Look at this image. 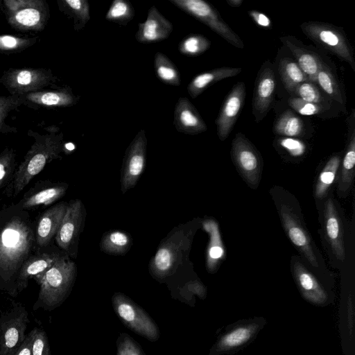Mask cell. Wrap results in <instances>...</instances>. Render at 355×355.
Instances as JSON below:
<instances>
[{
	"instance_id": "cell-1",
	"label": "cell",
	"mask_w": 355,
	"mask_h": 355,
	"mask_svg": "<svg viewBox=\"0 0 355 355\" xmlns=\"http://www.w3.org/2000/svg\"><path fill=\"white\" fill-rule=\"evenodd\" d=\"M35 226L17 203L0 209V289L12 297L21 266L37 250Z\"/></svg>"
},
{
	"instance_id": "cell-2",
	"label": "cell",
	"mask_w": 355,
	"mask_h": 355,
	"mask_svg": "<svg viewBox=\"0 0 355 355\" xmlns=\"http://www.w3.org/2000/svg\"><path fill=\"white\" fill-rule=\"evenodd\" d=\"M270 193L282 227L290 241L311 271L320 277L322 275L329 277L322 257L306 226L300 204L295 197L279 186L271 189Z\"/></svg>"
},
{
	"instance_id": "cell-3",
	"label": "cell",
	"mask_w": 355,
	"mask_h": 355,
	"mask_svg": "<svg viewBox=\"0 0 355 355\" xmlns=\"http://www.w3.org/2000/svg\"><path fill=\"white\" fill-rule=\"evenodd\" d=\"M200 222L195 218L179 224L161 241L148 265L149 272L155 279L168 283L181 275L184 266L191 265L189 254Z\"/></svg>"
},
{
	"instance_id": "cell-4",
	"label": "cell",
	"mask_w": 355,
	"mask_h": 355,
	"mask_svg": "<svg viewBox=\"0 0 355 355\" xmlns=\"http://www.w3.org/2000/svg\"><path fill=\"white\" fill-rule=\"evenodd\" d=\"M58 131V128H55L54 130H49L46 135L29 133L34 137L35 141L6 186L5 194L7 197L15 198L47 164L62 158L61 153L64 151L63 133Z\"/></svg>"
},
{
	"instance_id": "cell-5",
	"label": "cell",
	"mask_w": 355,
	"mask_h": 355,
	"mask_svg": "<svg viewBox=\"0 0 355 355\" xmlns=\"http://www.w3.org/2000/svg\"><path fill=\"white\" fill-rule=\"evenodd\" d=\"M76 275V263L64 254L46 272L35 276L40 291L33 310L51 311L60 306L70 294Z\"/></svg>"
},
{
	"instance_id": "cell-6",
	"label": "cell",
	"mask_w": 355,
	"mask_h": 355,
	"mask_svg": "<svg viewBox=\"0 0 355 355\" xmlns=\"http://www.w3.org/2000/svg\"><path fill=\"white\" fill-rule=\"evenodd\" d=\"M317 204L323 245L331 262L338 266L344 263L346 259L344 214L331 193Z\"/></svg>"
},
{
	"instance_id": "cell-7",
	"label": "cell",
	"mask_w": 355,
	"mask_h": 355,
	"mask_svg": "<svg viewBox=\"0 0 355 355\" xmlns=\"http://www.w3.org/2000/svg\"><path fill=\"white\" fill-rule=\"evenodd\" d=\"M303 33L315 44L349 64L355 71L354 51L344 30L331 24L306 21L300 25Z\"/></svg>"
},
{
	"instance_id": "cell-8",
	"label": "cell",
	"mask_w": 355,
	"mask_h": 355,
	"mask_svg": "<svg viewBox=\"0 0 355 355\" xmlns=\"http://www.w3.org/2000/svg\"><path fill=\"white\" fill-rule=\"evenodd\" d=\"M262 316L239 320L227 326L210 349L209 355H234L257 338L266 324Z\"/></svg>"
},
{
	"instance_id": "cell-9",
	"label": "cell",
	"mask_w": 355,
	"mask_h": 355,
	"mask_svg": "<svg viewBox=\"0 0 355 355\" xmlns=\"http://www.w3.org/2000/svg\"><path fill=\"white\" fill-rule=\"evenodd\" d=\"M112 304L115 313L128 329L151 342L159 338V330L156 323L132 299L116 292L112 297Z\"/></svg>"
},
{
	"instance_id": "cell-10",
	"label": "cell",
	"mask_w": 355,
	"mask_h": 355,
	"mask_svg": "<svg viewBox=\"0 0 355 355\" xmlns=\"http://www.w3.org/2000/svg\"><path fill=\"white\" fill-rule=\"evenodd\" d=\"M175 7L205 24L210 29L239 49L244 44L240 37L223 19L217 10L204 0H168Z\"/></svg>"
},
{
	"instance_id": "cell-11",
	"label": "cell",
	"mask_w": 355,
	"mask_h": 355,
	"mask_svg": "<svg viewBox=\"0 0 355 355\" xmlns=\"http://www.w3.org/2000/svg\"><path fill=\"white\" fill-rule=\"evenodd\" d=\"M291 270L297 287L306 302L317 306H326L334 302L331 288L310 270L297 256L292 257Z\"/></svg>"
},
{
	"instance_id": "cell-12",
	"label": "cell",
	"mask_w": 355,
	"mask_h": 355,
	"mask_svg": "<svg viewBox=\"0 0 355 355\" xmlns=\"http://www.w3.org/2000/svg\"><path fill=\"white\" fill-rule=\"evenodd\" d=\"M232 160L243 180L250 188L258 187L261 178L263 159L252 143L241 132L232 142Z\"/></svg>"
},
{
	"instance_id": "cell-13",
	"label": "cell",
	"mask_w": 355,
	"mask_h": 355,
	"mask_svg": "<svg viewBox=\"0 0 355 355\" xmlns=\"http://www.w3.org/2000/svg\"><path fill=\"white\" fill-rule=\"evenodd\" d=\"M86 215V209L81 200H71L54 238L56 245L71 259H76L78 256L79 239Z\"/></svg>"
},
{
	"instance_id": "cell-14",
	"label": "cell",
	"mask_w": 355,
	"mask_h": 355,
	"mask_svg": "<svg viewBox=\"0 0 355 355\" xmlns=\"http://www.w3.org/2000/svg\"><path fill=\"white\" fill-rule=\"evenodd\" d=\"M28 313L18 302L0 316V355H15L26 338Z\"/></svg>"
},
{
	"instance_id": "cell-15",
	"label": "cell",
	"mask_w": 355,
	"mask_h": 355,
	"mask_svg": "<svg viewBox=\"0 0 355 355\" xmlns=\"http://www.w3.org/2000/svg\"><path fill=\"white\" fill-rule=\"evenodd\" d=\"M147 138L141 129L128 146L121 171V191L126 193L134 188L142 175L146 163Z\"/></svg>"
},
{
	"instance_id": "cell-16",
	"label": "cell",
	"mask_w": 355,
	"mask_h": 355,
	"mask_svg": "<svg viewBox=\"0 0 355 355\" xmlns=\"http://www.w3.org/2000/svg\"><path fill=\"white\" fill-rule=\"evenodd\" d=\"M277 81L272 64L266 60L258 71L252 96V114L257 123L261 122L271 109Z\"/></svg>"
},
{
	"instance_id": "cell-17",
	"label": "cell",
	"mask_w": 355,
	"mask_h": 355,
	"mask_svg": "<svg viewBox=\"0 0 355 355\" xmlns=\"http://www.w3.org/2000/svg\"><path fill=\"white\" fill-rule=\"evenodd\" d=\"M64 254L57 245L52 243L37 248L19 270L15 283L16 295L27 287L29 279L46 272Z\"/></svg>"
},
{
	"instance_id": "cell-18",
	"label": "cell",
	"mask_w": 355,
	"mask_h": 355,
	"mask_svg": "<svg viewBox=\"0 0 355 355\" xmlns=\"http://www.w3.org/2000/svg\"><path fill=\"white\" fill-rule=\"evenodd\" d=\"M246 95L243 82H238L227 94L215 121L217 135L225 141L230 135L244 105Z\"/></svg>"
},
{
	"instance_id": "cell-19",
	"label": "cell",
	"mask_w": 355,
	"mask_h": 355,
	"mask_svg": "<svg viewBox=\"0 0 355 355\" xmlns=\"http://www.w3.org/2000/svg\"><path fill=\"white\" fill-rule=\"evenodd\" d=\"M3 83L14 92L24 94L34 92L54 82L55 78L46 69H23L7 71L3 76Z\"/></svg>"
},
{
	"instance_id": "cell-20",
	"label": "cell",
	"mask_w": 355,
	"mask_h": 355,
	"mask_svg": "<svg viewBox=\"0 0 355 355\" xmlns=\"http://www.w3.org/2000/svg\"><path fill=\"white\" fill-rule=\"evenodd\" d=\"M68 188L69 184L66 182L40 180L24 194L17 204L26 211L41 205H49L62 198Z\"/></svg>"
},
{
	"instance_id": "cell-21",
	"label": "cell",
	"mask_w": 355,
	"mask_h": 355,
	"mask_svg": "<svg viewBox=\"0 0 355 355\" xmlns=\"http://www.w3.org/2000/svg\"><path fill=\"white\" fill-rule=\"evenodd\" d=\"M355 112L352 110L349 121L346 149L336 179V191L340 198H345L349 193L354 178L355 166Z\"/></svg>"
},
{
	"instance_id": "cell-22",
	"label": "cell",
	"mask_w": 355,
	"mask_h": 355,
	"mask_svg": "<svg viewBox=\"0 0 355 355\" xmlns=\"http://www.w3.org/2000/svg\"><path fill=\"white\" fill-rule=\"evenodd\" d=\"M279 40L292 53L308 80L315 83L318 71L326 63L320 55L295 37L286 35L280 37Z\"/></svg>"
},
{
	"instance_id": "cell-23",
	"label": "cell",
	"mask_w": 355,
	"mask_h": 355,
	"mask_svg": "<svg viewBox=\"0 0 355 355\" xmlns=\"http://www.w3.org/2000/svg\"><path fill=\"white\" fill-rule=\"evenodd\" d=\"M173 29L172 23L152 6L148 9L146 19L138 24L135 39L141 44L161 42L170 36Z\"/></svg>"
},
{
	"instance_id": "cell-24",
	"label": "cell",
	"mask_w": 355,
	"mask_h": 355,
	"mask_svg": "<svg viewBox=\"0 0 355 355\" xmlns=\"http://www.w3.org/2000/svg\"><path fill=\"white\" fill-rule=\"evenodd\" d=\"M67 202H60L42 212L35 220V233L37 248L52 243L64 216Z\"/></svg>"
},
{
	"instance_id": "cell-25",
	"label": "cell",
	"mask_w": 355,
	"mask_h": 355,
	"mask_svg": "<svg viewBox=\"0 0 355 355\" xmlns=\"http://www.w3.org/2000/svg\"><path fill=\"white\" fill-rule=\"evenodd\" d=\"M173 124L178 132L186 135H198L207 130L201 115L186 97L179 98L175 104Z\"/></svg>"
},
{
	"instance_id": "cell-26",
	"label": "cell",
	"mask_w": 355,
	"mask_h": 355,
	"mask_svg": "<svg viewBox=\"0 0 355 355\" xmlns=\"http://www.w3.org/2000/svg\"><path fill=\"white\" fill-rule=\"evenodd\" d=\"M8 8L13 11L9 21L21 28H42L44 22V12L39 9L37 1H6Z\"/></svg>"
},
{
	"instance_id": "cell-27",
	"label": "cell",
	"mask_w": 355,
	"mask_h": 355,
	"mask_svg": "<svg viewBox=\"0 0 355 355\" xmlns=\"http://www.w3.org/2000/svg\"><path fill=\"white\" fill-rule=\"evenodd\" d=\"M202 227L209 234V243L206 251V268L209 273H214L224 257L223 248L218 223L213 219H205Z\"/></svg>"
},
{
	"instance_id": "cell-28",
	"label": "cell",
	"mask_w": 355,
	"mask_h": 355,
	"mask_svg": "<svg viewBox=\"0 0 355 355\" xmlns=\"http://www.w3.org/2000/svg\"><path fill=\"white\" fill-rule=\"evenodd\" d=\"M241 67H224L205 71L196 76L187 86V92L192 98H196L206 89L217 82L240 73Z\"/></svg>"
},
{
	"instance_id": "cell-29",
	"label": "cell",
	"mask_w": 355,
	"mask_h": 355,
	"mask_svg": "<svg viewBox=\"0 0 355 355\" xmlns=\"http://www.w3.org/2000/svg\"><path fill=\"white\" fill-rule=\"evenodd\" d=\"M24 100L39 105L49 107H69L79 101V96L75 95L70 87L47 92L28 93Z\"/></svg>"
},
{
	"instance_id": "cell-30",
	"label": "cell",
	"mask_w": 355,
	"mask_h": 355,
	"mask_svg": "<svg viewBox=\"0 0 355 355\" xmlns=\"http://www.w3.org/2000/svg\"><path fill=\"white\" fill-rule=\"evenodd\" d=\"M307 126L303 119L289 108L275 120L272 131L279 137H302L307 132Z\"/></svg>"
},
{
	"instance_id": "cell-31",
	"label": "cell",
	"mask_w": 355,
	"mask_h": 355,
	"mask_svg": "<svg viewBox=\"0 0 355 355\" xmlns=\"http://www.w3.org/2000/svg\"><path fill=\"white\" fill-rule=\"evenodd\" d=\"M343 152L332 155L321 170L314 187L316 202L324 200L330 193V189L337 177L342 160Z\"/></svg>"
},
{
	"instance_id": "cell-32",
	"label": "cell",
	"mask_w": 355,
	"mask_h": 355,
	"mask_svg": "<svg viewBox=\"0 0 355 355\" xmlns=\"http://www.w3.org/2000/svg\"><path fill=\"white\" fill-rule=\"evenodd\" d=\"M315 83L335 103L345 107L346 96L338 78L327 63L318 71Z\"/></svg>"
},
{
	"instance_id": "cell-33",
	"label": "cell",
	"mask_w": 355,
	"mask_h": 355,
	"mask_svg": "<svg viewBox=\"0 0 355 355\" xmlns=\"http://www.w3.org/2000/svg\"><path fill=\"white\" fill-rule=\"evenodd\" d=\"M132 244L131 234L120 230H112L102 236L100 250L110 255H125L131 249Z\"/></svg>"
},
{
	"instance_id": "cell-34",
	"label": "cell",
	"mask_w": 355,
	"mask_h": 355,
	"mask_svg": "<svg viewBox=\"0 0 355 355\" xmlns=\"http://www.w3.org/2000/svg\"><path fill=\"white\" fill-rule=\"evenodd\" d=\"M60 10L73 21L76 31L83 30L89 21L90 8L87 0L58 1Z\"/></svg>"
},
{
	"instance_id": "cell-35",
	"label": "cell",
	"mask_w": 355,
	"mask_h": 355,
	"mask_svg": "<svg viewBox=\"0 0 355 355\" xmlns=\"http://www.w3.org/2000/svg\"><path fill=\"white\" fill-rule=\"evenodd\" d=\"M278 72L284 88L291 96L299 84L309 80L296 61L290 58L280 60Z\"/></svg>"
},
{
	"instance_id": "cell-36",
	"label": "cell",
	"mask_w": 355,
	"mask_h": 355,
	"mask_svg": "<svg viewBox=\"0 0 355 355\" xmlns=\"http://www.w3.org/2000/svg\"><path fill=\"white\" fill-rule=\"evenodd\" d=\"M155 74L163 83L172 86H179L180 76L175 64L164 53L157 52L154 57Z\"/></svg>"
},
{
	"instance_id": "cell-37",
	"label": "cell",
	"mask_w": 355,
	"mask_h": 355,
	"mask_svg": "<svg viewBox=\"0 0 355 355\" xmlns=\"http://www.w3.org/2000/svg\"><path fill=\"white\" fill-rule=\"evenodd\" d=\"M291 96L306 102L333 106L335 103L313 82L306 80L299 84Z\"/></svg>"
},
{
	"instance_id": "cell-38",
	"label": "cell",
	"mask_w": 355,
	"mask_h": 355,
	"mask_svg": "<svg viewBox=\"0 0 355 355\" xmlns=\"http://www.w3.org/2000/svg\"><path fill=\"white\" fill-rule=\"evenodd\" d=\"M288 103L291 109L304 116L327 118L333 112V106L306 102L295 96L288 98Z\"/></svg>"
},
{
	"instance_id": "cell-39",
	"label": "cell",
	"mask_w": 355,
	"mask_h": 355,
	"mask_svg": "<svg viewBox=\"0 0 355 355\" xmlns=\"http://www.w3.org/2000/svg\"><path fill=\"white\" fill-rule=\"evenodd\" d=\"M135 10L130 2L127 0H114L105 18L106 20L125 26L135 17Z\"/></svg>"
},
{
	"instance_id": "cell-40",
	"label": "cell",
	"mask_w": 355,
	"mask_h": 355,
	"mask_svg": "<svg viewBox=\"0 0 355 355\" xmlns=\"http://www.w3.org/2000/svg\"><path fill=\"white\" fill-rule=\"evenodd\" d=\"M210 41L200 34H192L185 37L178 45L179 51L187 56H198L209 49Z\"/></svg>"
},
{
	"instance_id": "cell-41",
	"label": "cell",
	"mask_w": 355,
	"mask_h": 355,
	"mask_svg": "<svg viewBox=\"0 0 355 355\" xmlns=\"http://www.w3.org/2000/svg\"><path fill=\"white\" fill-rule=\"evenodd\" d=\"M24 101V98L22 95L12 94L9 96H0V132H16L15 128L6 124L5 119L11 110L16 109Z\"/></svg>"
},
{
	"instance_id": "cell-42",
	"label": "cell",
	"mask_w": 355,
	"mask_h": 355,
	"mask_svg": "<svg viewBox=\"0 0 355 355\" xmlns=\"http://www.w3.org/2000/svg\"><path fill=\"white\" fill-rule=\"evenodd\" d=\"M16 168V154L14 150L5 148L0 153V189L8 184Z\"/></svg>"
},
{
	"instance_id": "cell-43",
	"label": "cell",
	"mask_w": 355,
	"mask_h": 355,
	"mask_svg": "<svg viewBox=\"0 0 355 355\" xmlns=\"http://www.w3.org/2000/svg\"><path fill=\"white\" fill-rule=\"evenodd\" d=\"M274 144L278 149L294 157L303 155L306 149L305 143L298 138L278 137L275 138Z\"/></svg>"
},
{
	"instance_id": "cell-44",
	"label": "cell",
	"mask_w": 355,
	"mask_h": 355,
	"mask_svg": "<svg viewBox=\"0 0 355 355\" xmlns=\"http://www.w3.org/2000/svg\"><path fill=\"white\" fill-rule=\"evenodd\" d=\"M31 335V355H51L50 346L46 332L40 328L30 331Z\"/></svg>"
},
{
	"instance_id": "cell-45",
	"label": "cell",
	"mask_w": 355,
	"mask_h": 355,
	"mask_svg": "<svg viewBox=\"0 0 355 355\" xmlns=\"http://www.w3.org/2000/svg\"><path fill=\"white\" fill-rule=\"evenodd\" d=\"M116 349V355H146L139 343L125 333L118 337Z\"/></svg>"
},
{
	"instance_id": "cell-46",
	"label": "cell",
	"mask_w": 355,
	"mask_h": 355,
	"mask_svg": "<svg viewBox=\"0 0 355 355\" xmlns=\"http://www.w3.org/2000/svg\"><path fill=\"white\" fill-rule=\"evenodd\" d=\"M33 44V38L23 39L12 35H0L1 51L21 50Z\"/></svg>"
},
{
	"instance_id": "cell-47",
	"label": "cell",
	"mask_w": 355,
	"mask_h": 355,
	"mask_svg": "<svg viewBox=\"0 0 355 355\" xmlns=\"http://www.w3.org/2000/svg\"><path fill=\"white\" fill-rule=\"evenodd\" d=\"M248 14L259 26L266 29L272 28L270 19L263 13L256 10H252L248 12Z\"/></svg>"
},
{
	"instance_id": "cell-48",
	"label": "cell",
	"mask_w": 355,
	"mask_h": 355,
	"mask_svg": "<svg viewBox=\"0 0 355 355\" xmlns=\"http://www.w3.org/2000/svg\"><path fill=\"white\" fill-rule=\"evenodd\" d=\"M15 355H31V335L30 333L26 336Z\"/></svg>"
},
{
	"instance_id": "cell-49",
	"label": "cell",
	"mask_w": 355,
	"mask_h": 355,
	"mask_svg": "<svg viewBox=\"0 0 355 355\" xmlns=\"http://www.w3.org/2000/svg\"><path fill=\"white\" fill-rule=\"evenodd\" d=\"M226 2L231 7L238 8L242 4V3L243 2V0H226Z\"/></svg>"
},
{
	"instance_id": "cell-50",
	"label": "cell",
	"mask_w": 355,
	"mask_h": 355,
	"mask_svg": "<svg viewBox=\"0 0 355 355\" xmlns=\"http://www.w3.org/2000/svg\"><path fill=\"white\" fill-rule=\"evenodd\" d=\"M64 148H66L68 150H73L75 148V146L71 143H69L65 144Z\"/></svg>"
}]
</instances>
